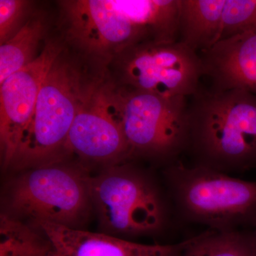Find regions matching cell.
<instances>
[{
  "instance_id": "obj_7",
  "label": "cell",
  "mask_w": 256,
  "mask_h": 256,
  "mask_svg": "<svg viewBox=\"0 0 256 256\" xmlns=\"http://www.w3.org/2000/svg\"><path fill=\"white\" fill-rule=\"evenodd\" d=\"M124 87L164 98H190L200 88L201 56L180 42H146L118 56Z\"/></svg>"
},
{
  "instance_id": "obj_10",
  "label": "cell",
  "mask_w": 256,
  "mask_h": 256,
  "mask_svg": "<svg viewBox=\"0 0 256 256\" xmlns=\"http://www.w3.org/2000/svg\"><path fill=\"white\" fill-rule=\"evenodd\" d=\"M104 168L124 164L133 158L120 126L111 114L104 92L94 90L82 106L69 131L66 154Z\"/></svg>"
},
{
  "instance_id": "obj_18",
  "label": "cell",
  "mask_w": 256,
  "mask_h": 256,
  "mask_svg": "<svg viewBox=\"0 0 256 256\" xmlns=\"http://www.w3.org/2000/svg\"><path fill=\"white\" fill-rule=\"evenodd\" d=\"M252 30H256V0H226L220 40Z\"/></svg>"
},
{
  "instance_id": "obj_11",
  "label": "cell",
  "mask_w": 256,
  "mask_h": 256,
  "mask_svg": "<svg viewBox=\"0 0 256 256\" xmlns=\"http://www.w3.org/2000/svg\"><path fill=\"white\" fill-rule=\"evenodd\" d=\"M32 224L46 234L58 256H181L194 238L171 245H144L102 232L69 228L46 222Z\"/></svg>"
},
{
  "instance_id": "obj_16",
  "label": "cell",
  "mask_w": 256,
  "mask_h": 256,
  "mask_svg": "<svg viewBox=\"0 0 256 256\" xmlns=\"http://www.w3.org/2000/svg\"><path fill=\"white\" fill-rule=\"evenodd\" d=\"M44 32L43 20L32 18L14 36L0 45V84L36 60L37 48Z\"/></svg>"
},
{
  "instance_id": "obj_3",
  "label": "cell",
  "mask_w": 256,
  "mask_h": 256,
  "mask_svg": "<svg viewBox=\"0 0 256 256\" xmlns=\"http://www.w3.org/2000/svg\"><path fill=\"white\" fill-rule=\"evenodd\" d=\"M86 168L64 161L22 170L3 192V212L34 224L84 229L94 210Z\"/></svg>"
},
{
  "instance_id": "obj_8",
  "label": "cell",
  "mask_w": 256,
  "mask_h": 256,
  "mask_svg": "<svg viewBox=\"0 0 256 256\" xmlns=\"http://www.w3.org/2000/svg\"><path fill=\"white\" fill-rule=\"evenodd\" d=\"M64 10L69 38L89 54L118 56L131 47L152 42L146 30L120 11L112 0L65 2Z\"/></svg>"
},
{
  "instance_id": "obj_4",
  "label": "cell",
  "mask_w": 256,
  "mask_h": 256,
  "mask_svg": "<svg viewBox=\"0 0 256 256\" xmlns=\"http://www.w3.org/2000/svg\"><path fill=\"white\" fill-rule=\"evenodd\" d=\"M163 175L175 214L182 220L218 232L256 224V182L180 160L165 166Z\"/></svg>"
},
{
  "instance_id": "obj_13",
  "label": "cell",
  "mask_w": 256,
  "mask_h": 256,
  "mask_svg": "<svg viewBox=\"0 0 256 256\" xmlns=\"http://www.w3.org/2000/svg\"><path fill=\"white\" fill-rule=\"evenodd\" d=\"M226 0H180L178 42L200 54L220 41Z\"/></svg>"
},
{
  "instance_id": "obj_15",
  "label": "cell",
  "mask_w": 256,
  "mask_h": 256,
  "mask_svg": "<svg viewBox=\"0 0 256 256\" xmlns=\"http://www.w3.org/2000/svg\"><path fill=\"white\" fill-rule=\"evenodd\" d=\"M52 240L40 227L2 212L0 215V256H52Z\"/></svg>"
},
{
  "instance_id": "obj_1",
  "label": "cell",
  "mask_w": 256,
  "mask_h": 256,
  "mask_svg": "<svg viewBox=\"0 0 256 256\" xmlns=\"http://www.w3.org/2000/svg\"><path fill=\"white\" fill-rule=\"evenodd\" d=\"M190 152L194 164L224 173L256 166V96L200 87L190 97Z\"/></svg>"
},
{
  "instance_id": "obj_6",
  "label": "cell",
  "mask_w": 256,
  "mask_h": 256,
  "mask_svg": "<svg viewBox=\"0 0 256 256\" xmlns=\"http://www.w3.org/2000/svg\"><path fill=\"white\" fill-rule=\"evenodd\" d=\"M111 114L120 126L133 158L158 160L166 166L188 151V97L164 98L122 86L105 92Z\"/></svg>"
},
{
  "instance_id": "obj_19",
  "label": "cell",
  "mask_w": 256,
  "mask_h": 256,
  "mask_svg": "<svg viewBox=\"0 0 256 256\" xmlns=\"http://www.w3.org/2000/svg\"><path fill=\"white\" fill-rule=\"evenodd\" d=\"M30 2L22 0L0 1V44L12 38L21 28L22 22Z\"/></svg>"
},
{
  "instance_id": "obj_9",
  "label": "cell",
  "mask_w": 256,
  "mask_h": 256,
  "mask_svg": "<svg viewBox=\"0 0 256 256\" xmlns=\"http://www.w3.org/2000/svg\"><path fill=\"white\" fill-rule=\"evenodd\" d=\"M60 52L56 44H48L36 60L0 84V146L4 168L10 166L14 159L42 84Z\"/></svg>"
},
{
  "instance_id": "obj_20",
  "label": "cell",
  "mask_w": 256,
  "mask_h": 256,
  "mask_svg": "<svg viewBox=\"0 0 256 256\" xmlns=\"http://www.w3.org/2000/svg\"><path fill=\"white\" fill-rule=\"evenodd\" d=\"M254 234V239H255V242L256 244V230L255 232H254V234Z\"/></svg>"
},
{
  "instance_id": "obj_14",
  "label": "cell",
  "mask_w": 256,
  "mask_h": 256,
  "mask_svg": "<svg viewBox=\"0 0 256 256\" xmlns=\"http://www.w3.org/2000/svg\"><path fill=\"white\" fill-rule=\"evenodd\" d=\"M116 8L146 30L151 41L178 42L180 0H112Z\"/></svg>"
},
{
  "instance_id": "obj_12",
  "label": "cell",
  "mask_w": 256,
  "mask_h": 256,
  "mask_svg": "<svg viewBox=\"0 0 256 256\" xmlns=\"http://www.w3.org/2000/svg\"><path fill=\"white\" fill-rule=\"evenodd\" d=\"M198 54L210 89H239L256 96V30L224 38Z\"/></svg>"
},
{
  "instance_id": "obj_5",
  "label": "cell",
  "mask_w": 256,
  "mask_h": 256,
  "mask_svg": "<svg viewBox=\"0 0 256 256\" xmlns=\"http://www.w3.org/2000/svg\"><path fill=\"white\" fill-rule=\"evenodd\" d=\"M95 88L58 57L42 84L10 166L22 171L64 161L74 119Z\"/></svg>"
},
{
  "instance_id": "obj_21",
  "label": "cell",
  "mask_w": 256,
  "mask_h": 256,
  "mask_svg": "<svg viewBox=\"0 0 256 256\" xmlns=\"http://www.w3.org/2000/svg\"><path fill=\"white\" fill-rule=\"evenodd\" d=\"M57 256L56 252V254H54V255H53V256Z\"/></svg>"
},
{
  "instance_id": "obj_2",
  "label": "cell",
  "mask_w": 256,
  "mask_h": 256,
  "mask_svg": "<svg viewBox=\"0 0 256 256\" xmlns=\"http://www.w3.org/2000/svg\"><path fill=\"white\" fill-rule=\"evenodd\" d=\"M90 195L100 232L119 238L164 233L176 215L168 190L128 162L92 176Z\"/></svg>"
},
{
  "instance_id": "obj_17",
  "label": "cell",
  "mask_w": 256,
  "mask_h": 256,
  "mask_svg": "<svg viewBox=\"0 0 256 256\" xmlns=\"http://www.w3.org/2000/svg\"><path fill=\"white\" fill-rule=\"evenodd\" d=\"M181 256H256L254 234L212 230L194 236Z\"/></svg>"
}]
</instances>
